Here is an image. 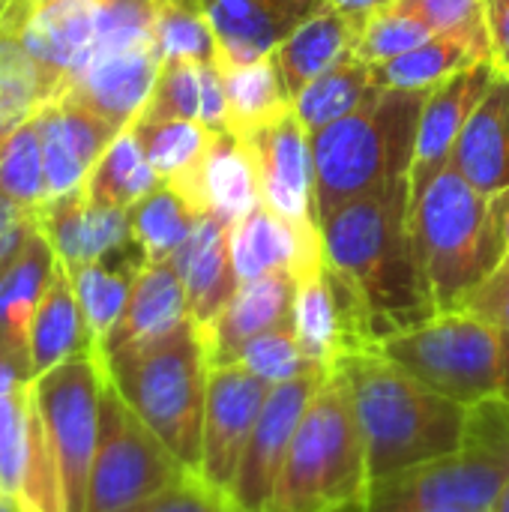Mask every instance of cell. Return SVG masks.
Masks as SVG:
<instances>
[{"instance_id": "cell-1", "label": "cell", "mask_w": 509, "mask_h": 512, "mask_svg": "<svg viewBox=\"0 0 509 512\" xmlns=\"http://www.w3.org/2000/svg\"><path fill=\"white\" fill-rule=\"evenodd\" d=\"M321 246L324 264L351 291L372 348L435 315L411 234V177L324 216Z\"/></svg>"}, {"instance_id": "cell-2", "label": "cell", "mask_w": 509, "mask_h": 512, "mask_svg": "<svg viewBox=\"0 0 509 512\" xmlns=\"http://www.w3.org/2000/svg\"><path fill=\"white\" fill-rule=\"evenodd\" d=\"M333 369L348 384L372 483L462 447L471 408L441 396L378 348L345 354Z\"/></svg>"}, {"instance_id": "cell-3", "label": "cell", "mask_w": 509, "mask_h": 512, "mask_svg": "<svg viewBox=\"0 0 509 512\" xmlns=\"http://www.w3.org/2000/svg\"><path fill=\"white\" fill-rule=\"evenodd\" d=\"M411 234L435 315L465 309L507 258L501 198L477 192L453 162L411 198Z\"/></svg>"}, {"instance_id": "cell-4", "label": "cell", "mask_w": 509, "mask_h": 512, "mask_svg": "<svg viewBox=\"0 0 509 512\" xmlns=\"http://www.w3.org/2000/svg\"><path fill=\"white\" fill-rule=\"evenodd\" d=\"M429 90L372 87L342 120L312 135L318 222L336 207L411 174Z\"/></svg>"}, {"instance_id": "cell-5", "label": "cell", "mask_w": 509, "mask_h": 512, "mask_svg": "<svg viewBox=\"0 0 509 512\" xmlns=\"http://www.w3.org/2000/svg\"><path fill=\"white\" fill-rule=\"evenodd\" d=\"M102 366L123 402L198 474L210 360L195 321L162 339L108 351Z\"/></svg>"}, {"instance_id": "cell-6", "label": "cell", "mask_w": 509, "mask_h": 512, "mask_svg": "<svg viewBox=\"0 0 509 512\" xmlns=\"http://www.w3.org/2000/svg\"><path fill=\"white\" fill-rule=\"evenodd\" d=\"M369 486L351 393L342 372L330 369L303 414L264 512H360Z\"/></svg>"}, {"instance_id": "cell-7", "label": "cell", "mask_w": 509, "mask_h": 512, "mask_svg": "<svg viewBox=\"0 0 509 512\" xmlns=\"http://www.w3.org/2000/svg\"><path fill=\"white\" fill-rule=\"evenodd\" d=\"M509 480V402L471 408L459 450L369 486L360 512H489Z\"/></svg>"}, {"instance_id": "cell-8", "label": "cell", "mask_w": 509, "mask_h": 512, "mask_svg": "<svg viewBox=\"0 0 509 512\" xmlns=\"http://www.w3.org/2000/svg\"><path fill=\"white\" fill-rule=\"evenodd\" d=\"M378 351L459 405L509 402V336L468 309L438 312Z\"/></svg>"}, {"instance_id": "cell-9", "label": "cell", "mask_w": 509, "mask_h": 512, "mask_svg": "<svg viewBox=\"0 0 509 512\" xmlns=\"http://www.w3.org/2000/svg\"><path fill=\"white\" fill-rule=\"evenodd\" d=\"M189 471L162 438L123 402L102 366L99 441L84 512H135Z\"/></svg>"}, {"instance_id": "cell-10", "label": "cell", "mask_w": 509, "mask_h": 512, "mask_svg": "<svg viewBox=\"0 0 509 512\" xmlns=\"http://www.w3.org/2000/svg\"><path fill=\"white\" fill-rule=\"evenodd\" d=\"M45 432L60 462L66 510H87V483L99 441L102 354H78L30 381Z\"/></svg>"}, {"instance_id": "cell-11", "label": "cell", "mask_w": 509, "mask_h": 512, "mask_svg": "<svg viewBox=\"0 0 509 512\" xmlns=\"http://www.w3.org/2000/svg\"><path fill=\"white\" fill-rule=\"evenodd\" d=\"M327 375L330 372L306 375L297 381L276 384L270 390V396L258 414V423L246 441L237 474L228 486V498L240 512L267 510L273 486H276L282 465L288 459L291 441H294V435L303 423V414L312 405V399L321 390Z\"/></svg>"}, {"instance_id": "cell-12", "label": "cell", "mask_w": 509, "mask_h": 512, "mask_svg": "<svg viewBox=\"0 0 509 512\" xmlns=\"http://www.w3.org/2000/svg\"><path fill=\"white\" fill-rule=\"evenodd\" d=\"M273 384L255 378L240 366H210L204 426H201V465L198 477L228 495V486L243 459L246 441Z\"/></svg>"}, {"instance_id": "cell-13", "label": "cell", "mask_w": 509, "mask_h": 512, "mask_svg": "<svg viewBox=\"0 0 509 512\" xmlns=\"http://www.w3.org/2000/svg\"><path fill=\"white\" fill-rule=\"evenodd\" d=\"M246 141L258 162L261 204L300 228H321L315 210L312 135L303 129L294 108L252 132Z\"/></svg>"}, {"instance_id": "cell-14", "label": "cell", "mask_w": 509, "mask_h": 512, "mask_svg": "<svg viewBox=\"0 0 509 512\" xmlns=\"http://www.w3.org/2000/svg\"><path fill=\"white\" fill-rule=\"evenodd\" d=\"M198 216L210 213L237 225L261 204V180L252 144L237 132H213L201 162L168 183Z\"/></svg>"}, {"instance_id": "cell-15", "label": "cell", "mask_w": 509, "mask_h": 512, "mask_svg": "<svg viewBox=\"0 0 509 512\" xmlns=\"http://www.w3.org/2000/svg\"><path fill=\"white\" fill-rule=\"evenodd\" d=\"M33 123H36V132L42 141L51 198L81 189L87 183L93 165L99 162V156L123 132L69 96L39 105L33 114Z\"/></svg>"}, {"instance_id": "cell-16", "label": "cell", "mask_w": 509, "mask_h": 512, "mask_svg": "<svg viewBox=\"0 0 509 512\" xmlns=\"http://www.w3.org/2000/svg\"><path fill=\"white\" fill-rule=\"evenodd\" d=\"M498 75L492 60H480L453 78L441 81L429 90L420 114L417 144H414V162H411V198L420 195L453 159L456 141L471 117V111L486 96L492 78Z\"/></svg>"}, {"instance_id": "cell-17", "label": "cell", "mask_w": 509, "mask_h": 512, "mask_svg": "<svg viewBox=\"0 0 509 512\" xmlns=\"http://www.w3.org/2000/svg\"><path fill=\"white\" fill-rule=\"evenodd\" d=\"M159 69H162V57L153 42L93 54L72 78L63 96L96 111L117 129H129L144 111L156 87Z\"/></svg>"}, {"instance_id": "cell-18", "label": "cell", "mask_w": 509, "mask_h": 512, "mask_svg": "<svg viewBox=\"0 0 509 512\" xmlns=\"http://www.w3.org/2000/svg\"><path fill=\"white\" fill-rule=\"evenodd\" d=\"M36 219L54 249L57 264L69 273L111 258L135 243L129 210L93 204L84 186L51 198Z\"/></svg>"}, {"instance_id": "cell-19", "label": "cell", "mask_w": 509, "mask_h": 512, "mask_svg": "<svg viewBox=\"0 0 509 512\" xmlns=\"http://www.w3.org/2000/svg\"><path fill=\"white\" fill-rule=\"evenodd\" d=\"M231 261L240 285L270 273H291L300 282L324 264L321 228H300L258 204L231 225Z\"/></svg>"}, {"instance_id": "cell-20", "label": "cell", "mask_w": 509, "mask_h": 512, "mask_svg": "<svg viewBox=\"0 0 509 512\" xmlns=\"http://www.w3.org/2000/svg\"><path fill=\"white\" fill-rule=\"evenodd\" d=\"M96 39V0H69L36 9L21 30V42L36 66L42 105L63 96L90 57Z\"/></svg>"}, {"instance_id": "cell-21", "label": "cell", "mask_w": 509, "mask_h": 512, "mask_svg": "<svg viewBox=\"0 0 509 512\" xmlns=\"http://www.w3.org/2000/svg\"><path fill=\"white\" fill-rule=\"evenodd\" d=\"M216 39L219 60L249 63L276 48L309 18L324 0H198Z\"/></svg>"}, {"instance_id": "cell-22", "label": "cell", "mask_w": 509, "mask_h": 512, "mask_svg": "<svg viewBox=\"0 0 509 512\" xmlns=\"http://www.w3.org/2000/svg\"><path fill=\"white\" fill-rule=\"evenodd\" d=\"M294 297H297V279L291 273H270L243 282L228 300V306L207 327H198L210 366L228 363L231 354L240 351L255 336H264L279 327H291Z\"/></svg>"}, {"instance_id": "cell-23", "label": "cell", "mask_w": 509, "mask_h": 512, "mask_svg": "<svg viewBox=\"0 0 509 512\" xmlns=\"http://www.w3.org/2000/svg\"><path fill=\"white\" fill-rule=\"evenodd\" d=\"M171 264L183 279L195 327H207L240 288L231 261V225L210 213L198 216L189 240L171 258Z\"/></svg>"}, {"instance_id": "cell-24", "label": "cell", "mask_w": 509, "mask_h": 512, "mask_svg": "<svg viewBox=\"0 0 509 512\" xmlns=\"http://www.w3.org/2000/svg\"><path fill=\"white\" fill-rule=\"evenodd\" d=\"M453 168L483 195H501L509 189V78L498 72L471 111L456 150Z\"/></svg>"}, {"instance_id": "cell-25", "label": "cell", "mask_w": 509, "mask_h": 512, "mask_svg": "<svg viewBox=\"0 0 509 512\" xmlns=\"http://www.w3.org/2000/svg\"><path fill=\"white\" fill-rule=\"evenodd\" d=\"M186 321H192V315H189V300H186V288H183L177 267L171 261L144 264L135 276L126 312L120 324L111 330L99 354L150 342V339H162L174 333L177 327H183Z\"/></svg>"}, {"instance_id": "cell-26", "label": "cell", "mask_w": 509, "mask_h": 512, "mask_svg": "<svg viewBox=\"0 0 509 512\" xmlns=\"http://www.w3.org/2000/svg\"><path fill=\"white\" fill-rule=\"evenodd\" d=\"M57 270L54 249L36 225L12 267L0 276V345L30 360V327Z\"/></svg>"}, {"instance_id": "cell-27", "label": "cell", "mask_w": 509, "mask_h": 512, "mask_svg": "<svg viewBox=\"0 0 509 512\" xmlns=\"http://www.w3.org/2000/svg\"><path fill=\"white\" fill-rule=\"evenodd\" d=\"M357 36H360V24L330 6H321L315 15H309L276 48V63L288 96L294 99L309 81H315L318 75L351 57L357 48Z\"/></svg>"}, {"instance_id": "cell-28", "label": "cell", "mask_w": 509, "mask_h": 512, "mask_svg": "<svg viewBox=\"0 0 509 512\" xmlns=\"http://www.w3.org/2000/svg\"><path fill=\"white\" fill-rule=\"evenodd\" d=\"M480 60H492L486 33H435L414 51L372 66V84L387 90H432Z\"/></svg>"}, {"instance_id": "cell-29", "label": "cell", "mask_w": 509, "mask_h": 512, "mask_svg": "<svg viewBox=\"0 0 509 512\" xmlns=\"http://www.w3.org/2000/svg\"><path fill=\"white\" fill-rule=\"evenodd\" d=\"M144 264L147 261H144L138 243H132L111 258L78 267L72 273L66 270L72 276V288H75L93 351H102L111 330L120 324L126 303H129V294H132V285H135V276Z\"/></svg>"}, {"instance_id": "cell-30", "label": "cell", "mask_w": 509, "mask_h": 512, "mask_svg": "<svg viewBox=\"0 0 509 512\" xmlns=\"http://www.w3.org/2000/svg\"><path fill=\"white\" fill-rule=\"evenodd\" d=\"M93 351L75 288H72V276L57 264L45 297L39 300V309L33 315V327H30V366H33V378L45 375L48 369Z\"/></svg>"}, {"instance_id": "cell-31", "label": "cell", "mask_w": 509, "mask_h": 512, "mask_svg": "<svg viewBox=\"0 0 509 512\" xmlns=\"http://www.w3.org/2000/svg\"><path fill=\"white\" fill-rule=\"evenodd\" d=\"M216 63L225 81L231 132H237L240 138H249L252 132L264 129L267 123L291 111V96L285 90L276 54L249 63H231V60H216Z\"/></svg>"}, {"instance_id": "cell-32", "label": "cell", "mask_w": 509, "mask_h": 512, "mask_svg": "<svg viewBox=\"0 0 509 512\" xmlns=\"http://www.w3.org/2000/svg\"><path fill=\"white\" fill-rule=\"evenodd\" d=\"M159 183H162L159 174L147 162L132 126H129L99 156V162L93 165V171H90V177L84 183V192H87V198L93 204L132 210Z\"/></svg>"}, {"instance_id": "cell-33", "label": "cell", "mask_w": 509, "mask_h": 512, "mask_svg": "<svg viewBox=\"0 0 509 512\" xmlns=\"http://www.w3.org/2000/svg\"><path fill=\"white\" fill-rule=\"evenodd\" d=\"M372 66L363 63L357 54L345 57L315 81H309L294 99L291 108L303 129L309 135H318L321 129L333 126L336 120L348 117L372 90Z\"/></svg>"}, {"instance_id": "cell-34", "label": "cell", "mask_w": 509, "mask_h": 512, "mask_svg": "<svg viewBox=\"0 0 509 512\" xmlns=\"http://www.w3.org/2000/svg\"><path fill=\"white\" fill-rule=\"evenodd\" d=\"M132 237L144 255L147 264H162L171 261L180 246L189 240L198 213L168 186L159 183L147 198H141L132 210Z\"/></svg>"}, {"instance_id": "cell-35", "label": "cell", "mask_w": 509, "mask_h": 512, "mask_svg": "<svg viewBox=\"0 0 509 512\" xmlns=\"http://www.w3.org/2000/svg\"><path fill=\"white\" fill-rule=\"evenodd\" d=\"M0 195L39 213L48 204V174L33 117L0 138Z\"/></svg>"}, {"instance_id": "cell-36", "label": "cell", "mask_w": 509, "mask_h": 512, "mask_svg": "<svg viewBox=\"0 0 509 512\" xmlns=\"http://www.w3.org/2000/svg\"><path fill=\"white\" fill-rule=\"evenodd\" d=\"M132 132L162 183L189 174L213 141V132L198 120H138L132 123Z\"/></svg>"}, {"instance_id": "cell-37", "label": "cell", "mask_w": 509, "mask_h": 512, "mask_svg": "<svg viewBox=\"0 0 509 512\" xmlns=\"http://www.w3.org/2000/svg\"><path fill=\"white\" fill-rule=\"evenodd\" d=\"M153 45L165 60L216 63L219 39L198 0H156Z\"/></svg>"}, {"instance_id": "cell-38", "label": "cell", "mask_w": 509, "mask_h": 512, "mask_svg": "<svg viewBox=\"0 0 509 512\" xmlns=\"http://www.w3.org/2000/svg\"><path fill=\"white\" fill-rule=\"evenodd\" d=\"M33 396V387H30ZM15 512H69L66 510V489L60 477V462L51 447V438L45 432L39 405L33 399L30 405V444H27V462L24 474L15 492Z\"/></svg>"}, {"instance_id": "cell-39", "label": "cell", "mask_w": 509, "mask_h": 512, "mask_svg": "<svg viewBox=\"0 0 509 512\" xmlns=\"http://www.w3.org/2000/svg\"><path fill=\"white\" fill-rule=\"evenodd\" d=\"M231 366H240L246 372H252L255 378L267 381V384H285V381H297L306 375H321L330 372L324 366H318L300 345V339L294 336V327H279L270 330L264 336H255L252 342H246L240 351L231 354L228 360ZM225 366V363H222Z\"/></svg>"}, {"instance_id": "cell-40", "label": "cell", "mask_w": 509, "mask_h": 512, "mask_svg": "<svg viewBox=\"0 0 509 512\" xmlns=\"http://www.w3.org/2000/svg\"><path fill=\"white\" fill-rule=\"evenodd\" d=\"M39 105L42 87L21 33L0 30V138L33 117Z\"/></svg>"}, {"instance_id": "cell-41", "label": "cell", "mask_w": 509, "mask_h": 512, "mask_svg": "<svg viewBox=\"0 0 509 512\" xmlns=\"http://www.w3.org/2000/svg\"><path fill=\"white\" fill-rule=\"evenodd\" d=\"M432 36H435V30L426 21H420L417 15L396 9V6H384L360 24L354 54L363 63L378 66V63H387L399 54L414 51L417 45L429 42Z\"/></svg>"}, {"instance_id": "cell-42", "label": "cell", "mask_w": 509, "mask_h": 512, "mask_svg": "<svg viewBox=\"0 0 509 512\" xmlns=\"http://www.w3.org/2000/svg\"><path fill=\"white\" fill-rule=\"evenodd\" d=\"M198 114H201V63L165 60L159 69L156 87H153L144 111L138 114V120H144V123L198 120Z\"/></svg>"}, {"instance_id": "cell-43", "label": "cell", "mask_w": 509, "mask_h": 512, "mask_svg": "<svg viewBox=\"0 0 509 512\" xmlns=\"http://www.w3.org/2000/svg\"><path fill=\"white\" fill-rule=\"evenodd\" d=\"M153 21H156V0H96V39L90 57L105 51L150 45Z\"/></svg>"}, {"instance_id": "cell-44", "label": "cell", "mask_w": 509, "mask_h": 512, "mask_svg": "<svg viewBox=\"0 0 509 512\" xmlns=\"http://www.w3.org/2000/svg\"><path fill=\"white\" fill-rule=\"evenodd\" d=\"M30 381L0 396V489L15 501L30 444Z\"/></svg>"}, {"instance_id": "cell-45", "label": "cell", "mask_w": 509, "mask_h": 512, "mask_svg": "<svg viewBox=\"0 0 509 512\" xmlns=\"http://www.w3.org/2000/svg\"><path fill=\"white\" fill-rule=\"evenodd\" d=\"M393 6L417 15L435 33H486L483 0H396Z\"/></svg>"}, {"instance_id": "cell-46", "label": "cell", "mask_w": 509, "mask_h": 512, "mask_svg": "<svg viewBox=\"0 0 509 512\" xmlns=\"http://www.w3.org/2000/svg\"><path fill=\"white\" fill-rule=\"evenodd\" d=\"M135 512H240L231 498L210 483H204L198 474H186L174 486H168L162 495L147 501Z\"/></svg>"}, {"instance_id": "cell-47", "label": "cell", "mask_w": 509, "mask_h": 512, "mask_svg": "<svg viewBox=\"0 0 509 512\" xmlns=\"http://www.w3.org/2000/svg\"><path fill=\"white\" fill-rule=\"evenodd\" d=\"M465 309L486 318L489 324H495L509 336V255L501 261V267L471 294Z\"/></svg>"}, {"instance_id": "cell-48", "label": "cell", "mask_w": 509, "mask_h": 512, "mask_svg": "<svg viewBox=\"0 0 509 512\" xmlns=\"http://www.w3.org/2000/svg\"><path fill=\"white\" fill-rule=\"evenodd\" d=\"M36 225L39 219L33 210H24L0 195V276L12 267V261L18 258Z\"/></svg>"}, {"instance_id": "cell-49", "label": "cell", "mask_w": 509, "mask_h": 512, "mask_svg": "<svg viewBox=\"0 0 509 512\" xmlns=\"http://www.w3.org/2000/svg\"><path fill=\"white\" fill-rule=\"evenodd\" d=\"M198 123L210 132H231L228 96L219 63H201V114Z\"/></svg>"}, {"instance_id": "cell-50", "label": "cell", "mask_w": 509, "mask_h": 512, "mask_svg": "<svg viewBox=\"0 0 509 512\" xmlns=\"http://www.w3.org/2000/svg\"><path fill=\"white\" fill-rule=\"evenodd\" d=\"M489 57L498 72L509 75V0H483Z\"/></svg>"}, {"instance_id": "cell-51", "label": "cell", "mask_w": 509, "mask_h": 512, "mask_svg": "<svg viewBox=\"0 0 509 512\" xmlns=\"http://www.w3.org/2000/svg\"><path fill=\"white\" fill-rule=\"evenodd\" d=\"M27 381H33L30 360L27 357H18V354L6 351L0 345V396L9 393V390H15L18 384H27Z\"/></svg>"}, {"instance_id": "cell-52", "label": "cell", "mask_w": 509, "mask_h": 512, "mask_svg": "<svg viewBox=\"0 0 509 512\" xmlns=\"http://www.w3.org/2000/svg\"><path fill=\"white\" fill-rule=\"evenodd\" d=\"M396 0H324V6H330V9H336V12H342V15H348L351 21H357V24H363L372 12H378V9H384V6H393Z\"/></svg>"}, {"instance_id": "cell-53", "label": "cell", "mask_w": 509, "mask_h": 512, "mask_svg": "<svg viewBox=\"0 0 509 512\" xmlns=\"http://www.w3.org/2000/svg\"><path fill=\"white\" fill-rule=\"evenodd\" d=\"M489 512H509V480L504 483V489L498 492V498H495V504H492Z\"/></svg>"}, {"instance_id": "cell-54", "label": "cell", "mask_w": 509, "mask_h": 512, "mask_svg": "<svg viewBox=\"0 0 509 512\" xmlns=\"http://www.w3.org/2000/svg\"><path fill=\"white\" fill-rule=\"evenodd\" d=\"M501 198V216H504V237H507V255H509V189L498 195Z\"/></svg>"}, {"instance_id": "cell-55", "label": "cell", "mask_w": 509, "mask_h": 512, "mask_svg": "<svg viewBox=\"0 0 509 512\" xmlns=\"http://www.w3.org/2000/svg\"><path fill=\"white\" fill-rule=\"evenodd\" d=\"M0 512H15V504H12V498L0 489Z\"/></svg>"}, {"instance_id": "cell-56", "label": "cell", "mask_w": 509, "mask_h": 512, "mask_svg": "<svg viewBox=\"0 0 509 512\" xmlns=\"http://www.w3.org/2000/svg\"><path fill=\"white\" fill-rule=\"evenodd\" d=\"M414 512H462V510H414Z\"/></svg>"}, {"instance_id": "cell-57", "label": "cell", "mask_w": 509, "mask_h": 512, "mask_svg": "<svg viewBox=\"0 0 509 512\" xmlns=\"http://www.w3.org/2000/svg\"><path fill=\"white\" fill-rule=\"evenodd\" d=\"M507 78H509V75H507Z\"/></svg>"}]
</instances>
